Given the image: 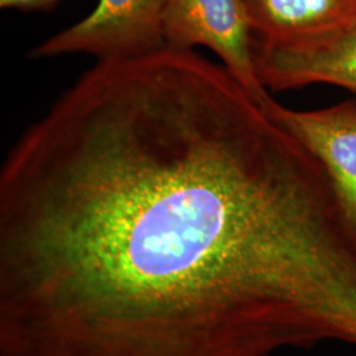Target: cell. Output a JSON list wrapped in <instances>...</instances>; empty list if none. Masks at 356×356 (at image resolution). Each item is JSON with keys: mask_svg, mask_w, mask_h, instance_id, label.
Returning <instances> with one entry per match:
<instances>
[{"mask_svg": "<svg viewBox=\"0 0 356 356\" xmlns=\"http://www.w3.org/2000/svg\"><path fill=\"white\" fill-rule=\"evenodd\" d=\"M60 1L61 0H0V7L3 10H15L22 13L49 11Z\"/></svg>", "mask_w": 356, "mask_h": 356, "instance_id": "52a82bcc", "label": "cell"}, {"mask_svg": "<svg viewBox=\"0 0 356 356\" xmlns=\"http://www.w3.org/2000/svg\"><path fill=\"white\" fill-rule=\"evenodd\" d=\"M263 110L323 168L347 227L356 238V102L297 111L268 101Z\"/></svg>", "mask_w": 356, "mask_h": 356, "instance_id": "5b68a950", "label": "cell"}, {"mask_svg": "<svg viewBox=\"0 0 356 356\" xmlns=\"http://www.w3.org/2000/svg\"><path fill=\"white\" fill-rule=\"evenodd\" d=\"M168 48L214 51L231 76L261 108L272 98L261 83L254 56V28L243 0H165Z\"/></svg>", "mask_w": 356, "mask_h": 356, "instance_id": "3957f363", "label": "cell"}, {"mask_svg": "<svg viewBox=\"0 0 356 356\" xmlns=\"http://www.w3.org/2000/svg\"><path fill=\"white\" fill-rule=\"evenodd\" d=\"M254 56L266 89L284 91L326 83L356 94V17L301 38H254Z\"/></svg>", "mask_w": 356, "mask_h": 356, "instance_id": "277c9868", "label": "cell"}, {"mask_svg": "<svg viewBox=\"0 0 356 356\" xmlns=\"http://www.w3.org/2000/svg\"><path fill=\"white\" fill-rule=\"evenodd\" d=\"M356 347V238L323 168L223 65L98 63L0 172V356Z\"/></svg>", "mask_w": 356, "mask_h": 356, "instance_id": "6da1fadb", "label": "cell"}, {"mask_svg": "<svg viewBox=\"0 0 356 356\" xmlns=\"http://www.w3.org/2000/svg\"><path fill=\"white\" fill-rule=\"evenodd\" d=\"M254 38L289 40L318 33L356 17V0H243Z\"/></svg>", "mask_w": 356, "mask_h": 356, "instance_id": "8992f818", "label": "cell"}, {"mask_svg": "<svg viewBox=\"0 0 356 356\" xmlns=\"http://www.w3.org/2000/svg\"><path fill=\"white\" fill-rule=\"evenodd\" d=\"M165 0H98L76 24L40 42L35 60L65 54H89L98 63L147 56L165 48Z\"/></svg>", "mask_w": 356, "mask_h": 356, "instance_id": "7a4b0ae2", "label": "cell"}]
</instances>
